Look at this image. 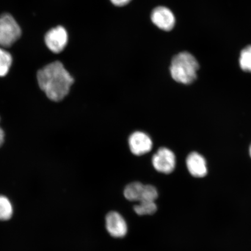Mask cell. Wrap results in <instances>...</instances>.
Listing matches in <instances>:
<instances>
[{
  "mask_svg": "<svg viewBox=\"0 0 251 251\" xmlns=\"http://www.w3.org/2000/svg\"><path fill=\"white\" fill-rule=\"evenodd\" d=\"M39 87L50 100L61 101L68 95L74 78L61 62L55 61L41 69L37 75Z\"/></svg>",
  "mask_w": 251,
  "mask_h": 251,
  "instance_id": "cell-1",
  "label": "cell"
},
{
  "mask_svg": "<svg viewBox=\"0 0 251 251\" xmlns=\"http://www.w3.org/2000/svg\"><path fill=\"white\" fill-rule=\"evenodd\" d=\"M199 64L196 58L188 52H182L173 58L170 67L173 78L178 83L188 84L196 79Z\"/></svg>",
  "mask_w": 251,
  "mask_h": 251,
  "instance_id": "cell-2",
  "label": "cell"
},
{
  "mask_svg": "<svg viewBox=\"0 0 251 251\" xmlns=\"http://www.w3.org/2000/svg\"><path fill=\"white\" fill-rule=\"evenodd\" d=\"M22 31L20 25L9 14L0 16V47L7 48L20 38Z\"/></svg>",
  "mask_w": 251,
  "mask_h": 251,
  "instance_id": "cell-3",
  "label": "cell"
},
{
  "mask_svg": "<svg viewBox=\"0 0 251 251\" xmlns=\"http://www.w3.org/2000/svg\"><path fill=\"white\" fill-rule=\"evenodd\" d=\"M45 40L46 45L50 51L58 54L62 52L67 45V31L61 26L52 28L46 33Z\"/></svg>",
  "mask_w": 251,
  "mask_h": 251,
  "instance_id": "cell-4",
  "label": "cell"
},
{
  "mask_svg": "<svg viewBox=\"0 0 251 251\" xmlns=\"http://www.w3.org/2000/svg\"><path fill=\"white\" fill-rule=\"evenodd\" d=\"M152 163L156 170L162 174H171L176 167V156L171 150L161 148L153 156Z\"/></svg>",
  "mask_w": 251,
  "mask_h": 251,
  "instance_id": "cell-5",
  "label": "cell"
},
{
  "mask_svg": "<svg viewBox=\"0 0 251 251\" xmlns=\"http://www.w3.org/2000/svg\"><path fill=\"white\" fill-rule=\"evenodd\" d=\"M105 226L106 230L113 237L123 238L127 233V223L117 212H110L106 215Z\"/></svg>",
  "mask_w": 251,
  "mask_h": 251,
  "instance_id": "cell-6",
  "label": "cell"
},
{
  "mask_svg": "<svg viewBox=\"0 0 251 251\" xmlns=\"http://www.w3.org/2000/svg\"><path fill=\"white\" fill-rule=\"evenodd\" d=\"M128 145L134 155L140 156L149 152L152 150L153 144L148 135L142 131H136L131 134Z\"/></svg>",
  "mask_w": 251,
  "mask_h": 251,
  "instance_id": "cell-7",
  "label": "cell"
},
{
  "mask_svg": "<svg viewBox=\"0 0 251 251\" xmlns=\"http://www.w3.org/2000/svg\"><path fill=\"white\" fill-rule=\"evenodd\" d=\"M152 23L160 29L170 31L176 23L175 15L168 8L158 7L153 9L151 16Z\"/></svg>",
  "mask_w": 251,
  "mask_h": 251,
  "instance_id": "cell-8",
  "label": "cell"
},
{
  "mask_svg": "<svg viewBox=\"0 0 251 251\" xmlns=\"http://www.w3.org/2000/svg\"><path fill=\"white\" fill-rule=\"evenodd\" d=\"M186 164L188 171L194 177H203L207 174L205 159L199 153H191L187 157Z\"/></svg>",
  "mask_w": 251,
  "mask_h": 251,
  "instance_id": "cell-9",
  "label": "cell"
},
{
  "mask_svg": "<svg viewBox=\"0 0 251 251\" xmlns=\"http://www.w3.org/2000/svg\"><path fill=\"white\" fill-rule=\"evenodd\" d=\"M144 186L145 185L140 183V182H133V183L128 184L125 187L124 194L126 198L130 201H140L142 198Z\"/></svg>",
  "mask_w": 251,
  "mask_h": 251,
  "instance_id": "cell-10",
  "label": "cell"
},
{
  "mask_svg": "<svg viewBox=\"0 0 251 251\" xmlns=\"http://www.w3.org/2000/svg\"><path fill=\"white\" fill-rule=\"evenodd\" d=\"M157 205L155 201H140L134 206V211L140 216L154 214L157 211Z\"/></svg>",
  "mask_w": 251,
  "mask_h": 251,
  "instance_id": "cell-11",
  "label": "cell"
},
{
  "mask_svg": "<svg viewBox=\"0 0 251 251\" xmlns=\"http://www.w3.org/2000/svg\"><path fill=\"white\" fill-rule=\"evenodd\" d=\"M12 58L10 53L0 47V77L7 75L10 69Z\"/></svg>",
  "mask_w": 251,
  "mask_h": 251,
  "instance_id": "cell-12",
  "label": "cell"
},
{
  "mask_svg": "<svg viewBox=\"0 0 251 251\" xmlns=\"http://www.w3.org/2000/svg\"><path fill=\"white\" fill-rule=\"evenodd\" d=\"M13 209L10 201L3 196H0V220L6 221L11 218Z\"/></svg>",
  "mask_w": 251,
  "mask_h": 251,
  "instance_id": "cell-13",
  "label": "cell"
},
{
  "mask_svg": "<svg viewBox=\"0 0 251 251\" xmlns=\"http://www.w3.org/2000/svg\"><path fill=\"white\" fill-rule=\"evenodd\" d=\"M239 62L243 71L251 72V46L247 47L241 51Z\"/></svg>",
  "mask_w": 251,
  "mask_h": 251,
  "instance_id": "cell-14",
  "label": "cell"
},
{
  "mask_svg": "<svg viewBox=\"0 0 251 251\" xmlns=\"http://www.w3.org/2000/svg\"><path fill=\"white\" fill-rule=\"evenodd\" d=\"M113 4L117 7H123L131 1V0H110Z\"/></svg>",
  "mask_w": 251,
  "mask_h": 251,
  "instance_id": "cell-15",
  "label": "cell"
},
{
  "mask_svg": "<svg viewBox=\"0 0 251 251\" xmlns=\"http://www.w3.org/2000/svg\"><path fill=\"white\" fill-rule=\"evenodd\" d=\"M4 131L0 127V147L2 145L4 141Z\"/></svg>",
  "mask_w": 251,
  "mask_h": 251,
  "instance_id": "cell-16",
  "label": "cell"
},
{
  "mask_svg": "<svg viewBox=\"0 0 251 251\" xmlns=\"http://www.w3.org/2000/svg\"><path fill=\"white\" fill-rule=\"evenodd\" d=\"M250 155L251 156V146L250 149Z\"/></svg>",
  "mask_w": 251,
  "mask_h": 251,
  "instance_id": "cell-17",
  "label": "cell"
}]
</instances>
